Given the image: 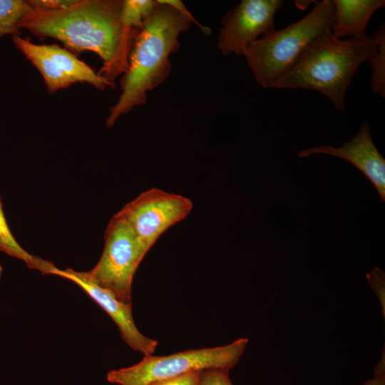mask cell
<instances>
[{
  "instance_id": "obj_1",
  "label": "cell",
  "mask_w": 385,
  "mask_h": 385,
  "mask_svg": "<svg viewBox=\"0 0 385 385\" xmlns=\"http://www.w3.org/2000/svg\"><path fill=\"white\" fill-rule=\"evenodd\" d=\"M120 0H76L54 11L34 10L20 28L43 39L53 38L68 51L96 53L103 61L98 74L114 88V79L128 68L129 55L140 29L123 26Z\"/></svg>"
},
{
  "instance_id": "obj_2",
  "label": "cell",
  "mask_w": 385,
  "mask_h": 385,
  "mask_svg": "<svg viewBox=\"0 0 385 385\" xmlns=\"http://www.w3.org/2000/svg\"><path fill=\"white\" fill-rule=\"evenodd\" d=\"M192 22L162 0L145 19L129 55L128 68L120 81L121 94L110 108L106 123L112 127L121 115L147 101V93L163 83L171 70L170 55L177 51L178 37Z\"/></svg>"
},
{
  "instance_id": "obj_3",
  "label": "cell",
  "mask_w": 385,
  "mask_h": 385,
  "mask_svg": "<svg viewBox=\"0 0 385 385\" xmlns=\"http://www.w3.org/2000/svg\"><path fill=\"white\" fill-rule=\"evenodd\" d=\"M375 50L372 37L341 39L329 31L271 88L316 90L327 96L337 110L343 111L346 93L354 75Z\"/></svg>"
},
{
  "instance_id": "obj_4",
  "label": "cell",
  "mask_w": 385,
  "mask_h": 385,
  "mask_svg": "<svg viewBox=\"0 0 385 385\" xmlns=\"http://www.w3.org/2000/svg\"><path fill=\"white\" fill-rule=\"evenodd\" d=\"M333 14L332 0L317 1L301 19L254 41L244 56L260 86L270 88L292 69L321 36L331 31Z\"/></svg>"
},
{
  "instance_id": "obj_5",
  "label": "cell",
  "mask_w": 385,
  "mask_h": 385,
  "mask_svg": "<svg viewBox=\"0 0 385 385\" xmlns=\"http://www.w3.org/2000/svg\"><path fill=\"white\" fill-rule=\"evenodd\" d=\"M248 339H238L227 345L188 349L165 356L145 355L128 367L111 370L109 382L120 385H148L153 382L205 369L230 371L240 360Z\"/></svg>"
},
{
  "instance_id": "obj_6",
  "label": "cell",
  "mask_w": 385,
  "mask_h": 385,
  "mask_svg": "<svg viewBox=\"0 0 385 385\" xmlns=\"http://www.w3.org/2000/svg\"><path fill=\"white\" fill-rule=\"evenodd\" d=\"M145 255L129 226L114 215L106 227L104 248L98 262L90 270L79 272L119 300L132 303L133 276Z\"/></svg>"
},
{
  "instance_id": "obj_7",
  "label": "cell",
  "mask_w": 385,
  "mask_h": 385,
  "mask_svg": "<svg viewBox=\"0 0 385 385\" xmlns=\"http://www.w3.org/2000/svg\"><path fill=\"white\" fill-rule=\"evenodd\" d=\"M192 207L189 198L154 188L140 193L115 215L129 226L147 253L163 232L190 213Z\"/></svg>"
},
{
  "instance_id": "obj_8",
  "label": "cell",
  "mask_w": 385,
  "mask_h": 385,
  "mask_svg": "<svg viewBox=\"0 0 385 385\" xmlns=\"http://www.w3.org/2000/svg\"><path fill=\"white\" fill-rule=\"evenodd\" d=\"M12 41L38 70L50 93L79 82L88 83L100 90L113 87L66 48L56 44H35L19 35L13 36Z\"/></svg>"
},
{
  "instance_id": "obj_9",
  "label": "cell",
  "mask_w": 385,
  "mask_h": 385,
  "mask_svg": "<svg viewBox=\"0 0 385 385\" xmlns=\"http://www.w3.org/2000/svg\"><path fill=\"white\" fill-rule=\"evenodd\" d=\"M282 0H242L222 18L217 42L224 55L244 56L260 36L274 29V15Z\"/></svg>"
},
{
  "instance_id": "obj_10",
  "label": "cell",
  "mask_w": 385,
  "mask_h": 385,
  "mask_svg": "<svg viewBox=\"0 0 385 385\" xmlns=\"http://www.w3.org/2000/svg\"><path fill=\"white\" fill-rule=\"evenodd\" d=\"M48 274L67 279L83 289L111 317L123 341L134 351L144 356L155 352L158 342L145 336L137 328L132 314V303L119 300L113 293L84 278L79 272L71 268L60 270L54 266Z\"/></svg>"
},
{
  "instance_id": "obj_11",
  "label": "cell",
  "mask_w": 385,
  "mask_h": 385,
  "mask_svg": "<svg viewBox=\"0 0 385 385\" xmlns=\"http://www.w3.org/2000/svg\"><path fill=\"white\" fill-rule=\"evenodd\" d=\"M314 154H327L342 158L354 165L372 183L381 201H385V159L376 149L370 126L364 120L356 135L340 147L320 145L299 151L298 158Z\"/></svg>"
},
{
  "instance_id": "obj_12",
  "label": "cell",
  "mask_w": 385,
  "mask_h": 385,
  "mask_svg": "<svg viewBox=\"0 0 385 385\" xmlns=\"http://www.w3.org/2000/svg\"><path fill=\"white\" fill-rule=\"evenodd\" d=\"M332 34L336 38H364L367 24L384 0H334Z\"/></svg>"
},
{
  "instance_id": "obj_13",
  "label": "cell",
  "mask_w": 385,
  "mask_h": 385,
  "mask_svg": "<svg viewBox=\"0 0 385 385\" xmlns=\"http://www.w3.org/2000/svg\"><path fill=\"white\" fill-rule=\"evenodd\" d=\"M0 251L23 261L29 268L48 274L54 267L51 262L34 256L25 250L12 235L7 225L0 198Z\"/></svg>"
},
{
  "instance_id": "obj_14",
  "label": "cell",
  "mask_w": 385,
  "mask_h": 385,
  "mask_svg": "<svg viewBox=\"0 0 385 385\" xmlns=\"http://www.w3.org/2000/svg\"><path fill=\"white\" fill-rule=\"evenodd\" d=\"M32 11L28 1L0 0V37L19 35L22 20Z\"/></svg>"
},
{
  "instance_id": "obj_15",
  "label": "cell",
  "mask_w": 385,
  "mask_h": 385,
  "mask_svg": "<svg viewBox=\"0 0 385 385\" xmlns=\"http://www.w3.org/2000/svg\"><path fill=\"white\" fill-rule=\"evenodd\" d=\"M372 38L376 43V50L368 60L372 73L371 89L376 94L385 97V26L381 24L374 33Z\"/></svg>"
},
{
  "instance_id": "obj_16",
  "label": "cell",
  "mask_w": 385,
  "mask_h": 385,
  "mask_svg": "<svg viewBox=\"0 0 385 385\" xmlns=\"http://www.w3.org/2000/svg\"><path fill=\"white\" fill-rule=\"evenodd\" d=\"M155 5L152 0H125L120 9V21L123 26L140 29L145 19Z\"/></svg>"
},
{
  "instance_id": "obj_17",
  "label": "cell",
  "mask_w": 385,
  "mask_h": 385,
  "mask_svg": "<svg viewBox=\"0 0 385 385\" xmlns=\"http://www.w3.org/2000/svg\"><path fill=\"white\" fill-rule=\"evenodd\" d=\"M197 385H233L229 371L222 369H205L201 372Z\"/></svg>"
},
{
  "instance_id": "obj_18",
  "label": "cell",
  "mask_w": 385,
  "mask_h": 385,
  "mask_svg": "<svg viewBox=\"0 0 385 385\" xmlns=\"http://www.w3.org/2000/svg\"><path fill=\"white\" fill-rule=\"evenodd\" d=\"M202 371H192L179 376L157 381L148 385H197Z\"/></svg>"
},
{
  "instance_id": "obj_19",
  "label": "cell",
  "mask_w": 385,
  "mask_h": 385,
  "mask_svg": "<svg viewBox=\"0 0 385 385\" xmlns=\"http://www.w3.org/2000/svg\"><path fill=\"white\" fill-rule=\"evenodd\" d=\"M76 0H29L28 2L34 10L54 11L68 7Z\"/></svg>"
},
{
  "instance_id": "obj_20",
  "label": "cell",
  "mask_w": 385,
  "mask_h": 385,
  "mask_svg": "<svg viewBox=\"0 0 385 385\" xmlns=\"http://www.w3.org/2000/svg\"><path fill=\"white\" fill-rule=\"evenodd\" d=\"M164 3L170 5L171 6L175 8L178 11L182 13L185 16L188 18L192 23L196 24L200 30L206 35L211 34V29L207 26H202L200 24L191 14V13L188 10L185 6L182 1L180 0H162Z\"/></svg>"
},
{
  "instance_id": "obj_21",
  "label": "cell",
  "mask_w": 385,
  "mask_h": 385,
  "mask_svg": "<svg viewBox=\"0 0 385 385\" xmlns=\"http://www.w3.org/2000/svg\"><path fill=\"white\" fill-rule=\"evenodd\" d=\"M362 385H385L384 359H381L376 366L374 376Z\"/></svg>"
},
{
  "instance_id": "obj_22",
  "label": "cell",
  "mask_w": 385,
  "mask_h": 385,
  "mask_svg": "<svg viewBox=\"0 0 385 385\" xmlns=\"http://www.w3.org/2000/svg\"><path fill=\"white\" fill-rule=\"evenodd\" d=\"M317 1H307V0H301V1H295V5L296 6L300 9V10H305L309 6L312 4H315Z\"/></svg>"
},
{
  "instance_id": "obj_23",
  "label": "cell",
  "mask_w": 385,
  "mask_h": 385,
  "mask_svg": "<svg viewBox=\"0 0 385 385\" xmlns=\"http://www.w3.org/2000/svg\"><path fill=\"white\" fill-rule=\"evenodd\" d=\"M2 271H3L2 266H1V263H0V277H1V276Z\"/></svg>"
}]
</instances>
